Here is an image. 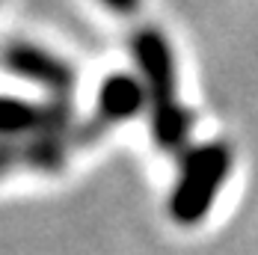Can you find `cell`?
<instances>
[{"instance_id":"cell-1","label":"cell","mask_w":258,"mask_h":255,"mask_svg":"<svg viewBox=\"0 0 258 255\" xmlns=\"http://www.w3.org/2000/svg\"><path fill=\"white\" fill-rule=\"evenodd\" d=\"M143 107V86L128 75H113L101 83L95 116L83 125H69L62 131L27 134V137H0V175L9 172H56L75 152L101 140L104 131L137 116Z\"/></svg>"},{"instance_id":"cell-2","label":"cell","mask_w":258,"mask_h":255,"mask_svg":"<svg viewBox=\"0 0 258 255\" xmlns=\"http://www.w3.org/2000/svg\"><path fill=\"white\" fill-rule=\"evenodd\" d=\"M134 53L146 77L152 98V131L160 149L184 152L190 134V113L175 101V56L157 30H140L134 36Z\"/></svg>"},{"instance_id":"cell-3","label":"cell","mask_w":258,"mask_h":255,"mask_svg":"<svg viewBox=\"0 0 258 255\" xmlns=\"http://www.w3.org/2000/svg\"><path fill=\"white\" fill-rule=\"evenodd\" d=\"M232 172V149L226 143H208L181 157L178 184L169 199V214L181 226H193L211 211L226 175Z\"/></svg>"},{"instance_id":"cell-4","label":"cell","mask_w":258,"mask_h":255,"mask_svg":"<svg viewBox=\"0 0 258 255\" xmlns=\"http://www.w3.org/2000/svg\"><path fill=\"white\" fill-rule=\"evenodd\" d=\"M3 66L15 75L27 77L39 86H45L53 98H72L75 92V72L69 62H62L59 56L42 51L36 45H9L3 53Z\"/></svg>"},{"instance_id":"cell-5","label":"cell","mask_w":258,"mask_h":255,"mask_svg":"<svg viewBox=\"0 0 258 255\" xmlns=\"http://www.w3.org/2000/svg\"><path fill=\"white\" fill-rule=\"evenodd\" d=\"M72 125V104L69 98H53L48 104H33L21 98L0 95V137H27L62 131Z\"/></svg>"},{"instance_id":"cell-6","label":"cell","mask_w":258,"mask_h":255,"mask_svg":"<svg viewBox=\"0 0 258 255\" xmlns=\"http://www.w3.org/2000/svg\"><path fill=\"white\" fill-rule=\"evenodd\" d=\"M104 6H110V9H116V12H122V15H128L137 9V0H101Z\"/></svg>"}]
</instances>
